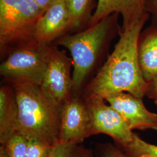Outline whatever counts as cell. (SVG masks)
<instances>
[{
	"label": "cell",
	"mask_w": 157,
	"mask_h": 157,
	"mask_svg": "<svg viewBox=\"0 0 157 157\" xmlns=\"http://www.w3.org/2000/svg\"><path fill=\"white\" fill-rule=\"evenodd\" d=\"M148 19L132 28L121 30L111 54L85 89L84 97L95 96L105 99L108 95L125 92L143 98L148 83L141 71L137 53L138 41Z\"/></svg>",
	"instance_id": "1"
},
{
	"label": "cell",
	"mask_w": 157,
	"mask_h": 157,
	"mask_svg": "<svg viewBox=\"0 0 157 157\" xmlns=\"http://www.w3.org/2000/svg\"><path fill=\"white\" fill-rule=\"evenodd\" d=\"M119 16L113 13L78 33L66 34L52 44L62 46L71 54L73 95L78 96L86 79L107 54L112 40L121 33Z\"/></svg>",
	"instance_id": "2"
},
{
	"label": "cell",
	"mask_w": 157,
	"mask_h": 157,
	"mask_svg": "<svg viewBox=\"0 0 157 157\" xmlns=\"http://www.w3.org/2000/svg\"><path fill=\"white\" fill-rule=\"evenodd\" d=\"M11 85L15 93L19 110L17 133L28 140L56 146L60 141L62 105L40 85Z\"/></svg>",
	"instance_id": "3"
},
{
	"label": "cell",
	"mask_w": 157,
	"mask_h": 157,
	"mask_svg": "<svg viewBox=\"0 0 157 157\" xmlns=\"http://www.w3.org/2000/svg\"><path fill=\"white\" fill-rule=\"evenodd\" d=\"M44 12L35 0H0V51L3 59L12 51L37 43L36 26Z\"/></svg>",
	"instance_id": "4"
},
{
	"label": "cell",
	"mask_w": 157,
	"mask_h": 157,
	"mask_svg": "<svg viewBox=\"0 0 157 157\" xmlns=\"http://www.w3.org/2000/svg\"><path fill=\"white\" fill-rule=\"evenodd\" d=\"M51 45L36 43L12 51L1 63V76L11 84L40 86L48 67Z\"/></svg>",
	"instance_id": "5"
},
{
	"label": "cell",
	"mask_w": 157,
	"mask_h": 157,
	"mask_svg": "<svg viewBox=\"0 0 157 157\" xmlns=\"http://www.w3.org/2000/svg\"><path fill=\"white\" fill-rule=\"evenodd\" d=\"M89 109L93 128V134H105L111 137L123 148L132 141L135 133L124 119L105 99L95 96L83 98Z\"/></svg>",
	"instance_id": "6"
},
{
	"label": "cell",
	"mask_w": 157,
	"mask_h": 157,
	"mask_svg": "<svg viewBox=\"0 0 157 157\" xmlns=\"http://www.w3.org/2000/svg\"><path fill=\"white\" fill-rule=\"evenodd\" d=\"M71 57L57 46L51 45L50 56L41 87L53 99L63 104L73 96Z\"/></svg>",
	"instance_id": "7"
},
{
	"label": "cell",
	"mask_w": 157,
	"mask_h": 157,
	"mask_svg": "<svg viewBox=\"0 0 157 157\" xmlns=\"http://www.w3.org/2000/svg\"><path fill=\"white\" fill-rule=\"evenodd\" d=\"M93 135L92 119L86 101L73 95L62 104L59 142L82 144Z\"/></svg>",
	"instance_id": "8"
},
{
	"label": "cell",
	"mask_w": 157,
	"mask_h": 157,
	"mask_svg": "<svg viewBox=\"0 0 157 157\" xmlns=\"http://www.w3.org/2000/svg\"><path fill=\"white\" fill-rule=\"evenodd\" d=\"M105 100L119 113L132 130L157 131V113L148 111L141 98L122 92L108 95Z\"/></svg>",
	"instance_id": "9"
},
{
	"label": "cell",
	"mask_w": 157,
	"mask_h": 157,
	"mask_svg": "<svg viewBox=\"0 0 157 157\" xmlns=\"http://www.w3.org/2000/svg\"><path fill=\"white\" fill-rule=\"evenodd\" d=\"M97 3L96 9L86 28L113 13L122 17L121 30L132 28L141 21L150 18L146 12V0H98Z\"/></svg>",
	"instance_id": "10"
},
{
	"label": "cell",
	"mask_w": 157,
	"mask_h": 157,
	"mask_svg": "<svg viewBox=\"0 0 157 157\" xmlns=\"http://www.w3.org/2000/svg\"><path fill=\"white\" fill-rule=\"evenodd\" d=\"M67 0H62L47 10L37 23L35 40L42 45H52L67 34L69 28Z\"/></svg>",
	"instance_id": "11"
},
{
	"label": "cell",
	"mask_w": 157,
	"mask_h": 157,
	"mask_svg": "<svg viewBox=\"0 0 157 157\" xmlns=\"http://www.w3.org/2000/svg\"><path fill=\"white\" fill-rule=\"evenodd\" d=\"M138 59L144 80L150 83L157 78V25L141 31L137 46Z\"/></svg>",
	"instance_id": "12"
},
{
	"label": "cell",
	"mask_w": 157,
	"mask_h": 157,
	"mask_svg": "<svg viewBox=\"0 0 157 157\" xmlns=\"http://www.w3.org/2000/svg\"><path fill=\"white\" fill-rule=\"evenodd\" d=\"M19 110L15 93L12 86L0 89V143H6L17 133Z\"/></svg>",
	"instance_id": "13"
},
{
	"label": "cell",
	"mask_w": 157,
	"mask_h": 157,
	"mask_svg": "<svg viewBox=\"0 0 157 157\" xmlns=\"http://www.w3.org/2000/svg\"><path fill=\"white\" fill-rule=\"evenodd\" d=\"M97 4L95 0H67L68 32L86 28L93 16V11L96 9Z\"/></svg>",
	"instance_id": "14"
},
{
	"label": "cell",
	"mask_w": 157,
	"mask_h": 157,
	"mask_svg": "<svg viewBox=\"0 0 157 157\" xmlns=\"http://www.w3.org/2000/svg\"><path fill=\"white\" fill-rule=\"evenodd\" d=\"M48 157H95L93 151L81 144L59 142Z\"/></svg>",
	"instance_id": "15"
},
{
	"label": "cell",
	"mask_w": 157,
	"mask_h": 157,
	"mask_svg": "<svg viewBox=\"0 0 157 157\" xmlns=\"http://www.w3.org/2000/svg\"><path fill=\"white\" fill-rule=\"evenodd\" d=\"M126 155L128 157H136L141 155H150L157 157V146L143 140L135 134L132 141L124 148Z\"/></svg>",
	"instance_id": "16"
},
{
	"label": "cell",
	"mask_w": 157,
	"mask_h": 157,
	"mask_svg": "<svg viewBox=\"0 0 157 157\" xmlns=\"http://www.w3.org/2000/svg\"><path fill=\"white\" fill-rule=\"evenodd\" d=\"M28 139L18 133H16L3 144L8 157H26Z\"/></svg>",
	"instance_id": "17"
},
{
	"label": "cell",
	"mask_w": 157,
	"mask_h": 157,
	"mask_svg": "<svg viewBox=\"0 0 157 157\" xmlns=\"http://www.w3.org/2000/svg\"><path fill=\"white\" fill-rule=\"evenodd\" d=\"M54 146L33 140H28L26 157H48Z\"/></svg>",
	"instance_id": "18"
},
{
	"label": "cell",
	"mask_w": 157,
	"mask_h": 157,
	"mask_svg": "<svg viewBox=\"0 0 157 157\" xmlns=\"http://www.w3.org/2000/svg\"><path fill=\"white\" fill-rule=\"evenodd\" d=\"M100 151L101 157H128L126 154L111 144L101 145Z\"/></svg>",
	"instance_id": "19"
},
{
	"label": "cell",
	"mask_w": 157,
	"mask_h": 157,
	"mask_svg": "<svg viewBox=\"0 0 157 157\" xmlns=\"http://www.w3.org/2000/svg\"><path fill=\"white\" fill-rule=\"evenodd\" d=\"M146 12L152 19V23L157 25V0H146Z\"/></svg>",
	"instance_id": "20"
},
{
	"label": "cell",
	"mask_w": 157,
	"mask_h": 157,
	"mask_svg": "<svg viewBox=\"0 0 157 157\" xmlns=\"http://www.w3.org/2000/svg\"><path fill=\"white\" fill-rule=\"evenodd\" d=\"M146 95L153 100L157 104V78L148 84Z\"/></svg>",
	"instance_id": "21"
},
{
	"label": "cell",
	"mask_w": 157,
	"mask_h": 157,
	"mask_svg": "<svg viewBox=\"0 0 157 157\" xmlns=\"http://www.w3.org/2000/svg\"><path fill=\"white\" fill-rule=\"evenodd\" d=\"M37 4L44 11L48 10L51 6H54L57 2L62 0H35Z\"/></svg>",
	"instance_id": "22"
},
{
	"label": "cell",
	"mask_w": 157,
	"mask_h": 157,
	"mask_svg": "<svg viewBox=\"0 0 157 157\" xmlns=\"http://www.w3.org/2000/svg\"><path fill=\"white\" fill-rule=\"evenodd\" d=\"M0 157H8L6 148L3 144H1L0 146Z\"/></svg>",
	"instance_id": "23"
},
{
	"label": "cell",
	"mask_w": 157,
	"mask_h": 157,
	"mask_svg": "<svg viewBox=\"0 0 157 157\" xmlns=\"http://www.w3.org/2000/svg\"><path fill=\"white\" fill-rule=\"evenodd\" d=\"M155 157L152 155H139L138 157Z\"/></svg>",
	"instance_id": "24"
}]
</instances>
